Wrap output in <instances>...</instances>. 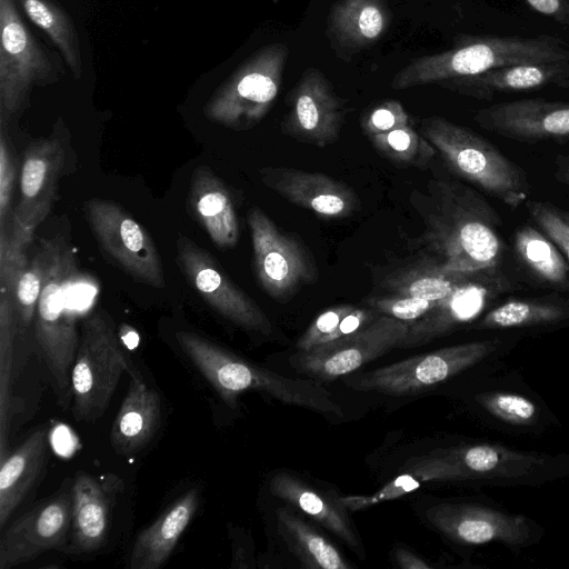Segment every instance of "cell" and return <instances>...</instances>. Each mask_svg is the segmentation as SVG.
Returning a JSON list of instances; mask_svg holds the SVG:
<instances>
[{
    "instance_id": "74e56055",
    "label": "cell",
    "mask_w": 569,
    "mask_h": 569,
    "mask_svg": "<svg viewBox=\"0 0 569 569\" xmlns=\"http://www.w3.org/2000/svg\"><path fill=\"white\" fill-rule=\"evenodd\" d=\"M407 124V117L397 106H386L376 109L366 123L365 130L369 136L388 132Z\"/></svg>"
},
{
    "instance_id": "e575fe53",
    "label": "cell",
    "mask_w": 569,
    "mask_h": 569,
    "mask_svg": "<svg viewBox=\"0 0 569 569\" xmlns=\"http://www.w3.org/2000/svg\"><path fill=\"white\" fill-rule=\"evenodd\" d=\"M528 212L539 229L559 248L569 262V226L556 206L530 200L526 202Z\"/></svg>"
},
{
    "instance_id": "5b68a950",
    "label": "cell",
    "mask_w": 569,
    "mask_h": 569,
    "mask_svg": "<svg viewBox=\"0 0 569 569\" xmlns=\"http://www.w3.org/2000/svg\"><path fill=\"white\" fill-rule=\"evenodd\" d=\"M499 341L481 340L411 357L352 378L348 387L390 396H408L441 383L492 353Z\"/></svg>"
},
{
    "instance_id": "7402d4cb",
    "label": "cell",
    "mask_w": 569,
    "mask_h": 569,
    "mask_svg": "<svg viewBox=\"0 0 569 569\" xmlns=\"http://www.w3.org/2000/svg\"><path fill=\"white\" fill-rule=\"evenodd\" d=\"M568 79L569 61L529 62L465 76L457 81V88L471 97L488 100L496 93L532 90L551 83L561 88Z\"/></svg>"
},
{
    "instance_id": "9a60e30c",
    "label": "cell",
    "mask_w": 569,
    "mask_h": 569,
    "mask_svg": "<svg viewBox=\"0 0 569 569\" xmlns=\"http://www.w3.org/2000/svg\"><path fill=\"white\" fill-rule=\"evenodd\" d=\"M512 288L499 268L479 271L451 297L426 317L413 322L400 348L427 343L478 316L485 307Z\"/></svg>"
},
{
    "instance_id": "cb8c5ba5",
    "label": "cell",
    "mask_w": 569,
    "mask_h": 569,
    "mask_svg": "<svg viewBox=\"0 0 569 569\" xmlns=\"http://www.w3.org/2000/svg\"><path fill=\"white\" fill-rule=\"evenodd\" d=\"M445 453L467 478L522 479L541 470L548 462L541 455L488 443L453 448Z\"/></svg>"
},
{
    "instance_id": "52a82bcc",
    "label": "cell",
    "mask_w": 569,
    "mask_h": 569,
    "mask_svg": "<svg viewBox=\"0 0 569 569\" xmlns=\"http://www.w3.org/2000/svg\"><path fill=\"white\" fill-rule=\"evenodd\" d=\"M100 247L134 279L157 289L166 284L160 253L147 230L119 204L93 198L83 203Z\"/></svg>"
},
{
    "instance_id": "3957f363",
    "label": "cell",
    "mask_w": 569,
    "mask_h": 569,
    "mask_svg": "<svg viewBox=\"0 0 569 569\" xmlns=\"http://www.w3.org/2000/svg\"><path fill=\"white\" fill-rule=\"evenodd\" d=\"M423 133L457 176L512 210L528 201L526 171L483 137L440 118L429 120Z\"/></svg>"
},
{
    "instance_id": "ee69618b",
    "label": "cell",
    "mask_w": 569,
    "mask_h": 569,
    "mask_svg": "<svg viewBox=\"0 0 569 569\" xmlns=\"http://www.w3.org/2000/svg\"><path fill=\"white\" fill-rule=\"evenodd\" d=\"M561 88L569 90V79L567 80V82Z\"/></svg>"
},
{
    "instance_id": "f35d334b",
    "label": "cell",
    "mask_w": 569,
    "mask_h": 569,
    "mask_svg": "<svg viewBox=\"0 0 569 569\" xmlns=\"http://www.w3.org/2000/svg\"><path fill=\"white\" fill-rule=\"evenodd\" d=\"M535 11L569 27V0H525Z\"/></svg>"
},
{
    "instance_id": "30bf717a",
    "label": "cell",
    "mask_w": 569,
    "mask_h": 569,
    "mask_svg": "<svg viewBox=\"0 0 569 569\" xmlns=\"http://www.w3.org/2000/svg\"><path fill=\"white\" fill-rule=\"evenodd\" d=\"M176 248L181 272L212 309L246 330L271 333L266 313L229 279L207 250L184 236L178 238Z\"/></svg>"
},
{
    "instance_id": "277c9868",
    "label": "cell",
    "mask_w": 569,
    "mask_h": 569,
    "mask_svg": "<svg viewBox=\"0 0 569 569\" xmlns=\"http://www.w3.org/2000/svg\"><path fill=\"white\" fill-rule=\"evenodd\" d=\"M123 371L134 372L112 319L102 310L82 323L71 372V412L76 421L91 422L106 411Z\"/></svg>"
},
{
    "instance_id": "ab89813d",
    "label": "cell",
    "mask_w": 569,
    "mask_h": 569,
    "mask_svg": "<svg viewBox=\"0 0 569 569\" xmlns=\"http://www.w3.org/2000/svg\"><path fill=\"white\" fill-rule=\"evenodd\" d=\"M359 28L367 38L377 37L382 28V17L375 7H366L359 17Z\"/></svg>"
},
{
    "instance_id": "f1b7e54d",
    "label": "cell",
    "mask_w": 569,
    "mask_h": 569,
    "mask_svg": "<svg viewBox=\"0 0 569 569\" xmlns=\"http://www.w3.org/2000/svg\"><path fill=\"white\" fill-rule=\"evenodd\" d=\"M16 333L17 319L12 298L6 289H0V459L8 453L13 405Z\"/></svg>"
},
{
    "instance_id": "7a4b0ae2",
    "label": "cell",
    "mask_w": 569,
    "mask_h": 569,
    "mask_svg": "<svg viewBox=\"0 0 569 569\" xmlns=\"http://www.w3.org/2000/svg\"><path fill=\"white\" fill-rule=\"evenodd\" d=\"M44 278L36 310V337L54 391L71 389V372L79 347L76 315L68 295L78 278L72 249L61 237L41 240Z\"/></svg>"
},
{
    "instance_id": "44dd1931",
    "label": "cell",
    "mask_w": 569,
    "mask_h": 569,
    "mask_svg": "<svg viewBox=\"0 0 569 569\" xmlns=\"http://www.w3.org/2000/svg\"><path fill=\"white\" fill-rule=\"evenodd\" d=\"M48 432L39 428L0 459V530L36 485L47 461Z\"/></svg>"
},
{
    "instance_id": "8992f818",
    "label": "cell",
    "mask_w": 569,
    "mask_h": 569,
    "mask_svg": "<svg viewBox=\"0 0 569 569\" xmlns=\"http://www.w3.org/2000/svg\"><path fill=\"white\" fill-rule=\"evenodd\" d=\"M0 116L9 120L26 106L32 86L53 83L58 73L14 0H0Z\"/></svg>"
},
{
    "instance_id": "5bb4252c",
    "label": "cell",
    "mask_w": 569,
    "mask_h": 569,
    "mask_svg": "<svg viewBox=\"0 0 569 569\" xmlns=\"http://www.w3.org/2000/svg\"><path fill=\"white\" fill-rule=\"evenodd\" d=\"M426 516L436 528L460 543L498 541L523 546L531 535L526 517L479 505L443 502L430 507Z\"/></svg>"
},
{
    "instance_id": "603a6c76",
    "label": "cell",
    "mask_w": 569,
    "mask_h": 569,
    "mask_svg": "<svg viewBox=\"0 0 569 569\" xmlns=\"http://www.w3.org/2000/svg\"><path fill=\"white\" fill-rule=\"evenodd\" d=\"M270 491L279 499L295 506L336 535L348 547L361 552L358 539L347 509L333 491L319 493L295 476L279 471L270 480Z\"/></svg>"
},
{
    "instance_id": "6da1fadb",
    "label": "cell",
    "mask_w": 569,
    "mask_h": 569,
    "mask_svg": "<svg viewBox=\"0 0 569 569\" xmlns=\"http://www.w3.org/2000/svg\"><path fill=\"white\" fill-rule=\"evenodd\" d=\"M426 239L431 264L446 273L499 268L503 251L501 219L472 188L455 181H430Z\"/></svg>"
},
{
    "instance_id": "d590c367",
    "label": "cell",
    "mask_w": 569,
    "mask_h": 569,
    "mask_svg": "<svg viewBox=\"0 0 569 569\" xmlns=\"http://www.w3.org/2000/svg\"><path fill=\"white\" fill-rule=\"evenodd\" d=\"M7 118L0 116V230L11 219V199L16 178V162L7 127Z\"/></svg>"
},
{
    "instance_id": "d6a6232c",
    "label": "cell",
    "mask_w": 569,
    "mask_h": 569,
    "mask_svg": "<svg viewBox=\"0 0 569 569\" xmlns=\"http://www.w3.org/2000/svg\"><path fill=\"white\" fill-rule=\"evenodd\" d=\"M478 402L497 419L513 426L532 425L538 415L536 405L517 393H483L478 397Z\"/></svg>"
},
{
    "instance_id": "8d00e7d4",
    "label": "cell",
    "mask_w": 569,
    "mask_h": 569,
    "mask_svg": "<svg viewBox=\"0 0 569 569\" xmlns=\"http://www.w3.org/2000/svg\"><path fill=\"white\" fill-rule=\"evenodd\" d=\"M355 308L352 305H340L320 313L297 341V350L309 351L325 343L327 337Z\"/></svg>"
},
{
    "instance_id": "8fae6325",
    "label": "cell",
    "mask_w": 569,
    "mask_h": 569,
    "mask_svg": "<svg viewBox=\"0 0 569 569\" xmlns=\"http://www.w3.org/2000/svg\"><path fill=\"white\" fill-rule=\"evenodd\" d=\"M72 519V492L59 490L7 525L0 537V569L32 561L49 550L63 551Z\"/></svg>"
},
{
    "instance_id": "ac0fdd59",
    "label": "cell",
    "mask_w": 569,
    "mask_h": 569,
    "mask_svg": "<svg viewBox=\"0 0 569 569\" xmlns=\"http://www.w3.org/2000/svg\"><path fill=\"white\" fill-rule=\"evenodd\" d=\"M200 502L193 488L168 506L137 536L129 558L131 569H158L167 562L193 519Z\"/></svg>"
},
{
    "instance_id": "9c48e42d",
    "label": "cell",
    "mask_w": 569,
    "mask_h": 569,
    "mask_svg": "<svg viewBox=\"0 0 569 569\" xmlns=\"http://www.w3.org/2000/svg\"><path fill=\"white\" fill-rule=\"evenodd\" d=\"M248 226L256 274L270 297L283 300L317 279V269L305 247L282 232L260 208L249 210Z\"/></svg>"
},
{
    "instance_id": "7bdbcfd3",
    "label": "cell",
    "mask_w": 569,
    "mask_h": 569,
    "mask_svg": "<svg viewBox=\"0 0 569 569\" xmlns=\"http://www.w3.org/2000/svg\"><path fill=\"white\" fill-rule=\"evenodd\" d=\"M559 212L565 220V222L569 226V211L559 209Z\"/></svg>"
},
{
    "instance_id": "7c38bea8",
    "label": "cell",
    "mask_w": 569,
    "mask_h": 569,
    "mask_svg": "<svg viewBox=\"0 0 569 569\" xmlns=\"http://www.w3.org/2000/svg\"><path fill=\"white\" fill-rule=\"evenodd\" d=\"M64 150L56 138L40 139L24 152L19 187L20 200L11 213V229L32 236L56 199Z\"/></svg>"
},
{
    "instance_id": "ffe728a7",
    "label": "cell",
    "mask_w": 569,
    "mask_h": 569,
    "mask_svg": "<svg viewBox=\"0 0 569 569\" xmlns=\"http://www.w3.org/2000/svg\"><path fill=\"white\" fill-rule=\"evenodd\" d=\"M127 395L110 430V443L120 455L136 453L156 435L161 419L160 397L138 372L130 373Z\"/></svg>"
},
{
    "instance_id": "60d3db41",
    "label": "cell",
    "mask_w": 569,
    "mask_h": 569,
    "mask_svg": "<svg viewBox=\"0 0 569 569\" xmlns=\"http://www.w3.org/2000/svg\"><path fill=\"white\" fill-rule=\"evenodd\" d=\"M396 561L400 568L403 569H429L430 565L422 560L420 557L415 555L413 552L399 549L396 552Z\"/></svg>"
},
{
    "instance_id": "836d02e7",
    "label": "cell",
    "mask_w": 569,
    "mask_h": 569,
    "mask_svg": "<svg viewBox=\"0 0 569 569\" xmlns=\"http://www.w3.org/2000/svg\"><path fill=\"white\" fill-rule=\"evenodd\" d=\"M369 308L379 315L413 323L429 315L441 303L422 297L390 293L372 297L367 300Z\"/></svg>"
},
{
    "instance_id": "d6986e66",
    "label": "cell",
    "mask_w": 569,
    "mask_h": 569,
    "mask_svg": "<svg viewBox=\"0 0 569 569\" xmlns=\"http://www.w3.org/2000/svg\"><path fill=\"white\" fill-rule=\"evenodd\" d=\"M188 202L216 247L230 249L238 243L239 223L231 196L209 167L200 166L193 171Z\"/></svg>"
},
{
    "instance_id": "4316f807",
    "label": "cell",
    "mask_w": 569,
    "mask_h": 569,
    "mask_svg": "<svg viewBox=\"0 0 569 569\" xmlns=\"http://www.w3.org/2000/svg\"><path fill=\"white\" fill-rule=\"evenodd\" d=\"M513 247L521 262L543 283L551 288L569 290V264L559 248L531 226L519 228Z\"/></svg>"
},
{
    "instance_id": "1f68e13d",
    "label": "cell",
    "mask_w": 569,
    "mask_h": 569,
    "mask_svg": "<svg viewBox=\"0 0 569 569\" xmlns=\"http://www.w3.org/2000/svg\"><path fill=\"white\" fill-rule=\"evenodd\" d=\"M43 278L44 253L40 246L37 254L19 272L9 292L12 298L16 319L22 328H28L36 317Z\"/></svg>"
},
{
    "instance_id": "4fadbf2b",
    "label": "cell",
    "mask_w": 569,
    "mask_h": 569,
    "mask_svg": "<svg viewBox=\"0 0 569 569\" xmlns=\"http://www.w3.org/2000/svg\"><path fill=\"white\" fill-rule=\"evenodd\" d=\"M483 129L520 142L569 140V102L528 98L496 103L475 116Z\"/></svg>"
},
{
    "instance_id": "2e32d148",
    "label": "cell",
    "mask_w": 569,
    "mask_h": 569,
    "mask_svg": "<svg viewBox=\"0 0 569 569\" xmlns=\"http://www.w3.org/2000/svg\"><path fill=\"white\" fill-rule=\"evenodd\" d=\"M118 479H100L79 472L71 482L72 519L63 552L90 555L101 550L112 525Z\"/></svg>"
},
{
    "instance_id": "f546056e",
    "label": "cell",
    "mask_w": 569,
    "mask_h": 569,
    "mask_svg": "<svg viewBox=\"0 0 569 569\" xmlns=\"http://www.w3.org/2000/svg\"><path fill=\"white\" fill-rule=\"evenodd\" d=\"M569 317V306L552 300H508L488 311L479 329H510L548 325Z\"/></svg>"
},
{
    "instance_id": "4dcf8cb0",
    "label": "cell",
    "mask_w": 569,
    "mask_h": 569,
    "mask_svg": "<svg viewBox=\"0 0 569 569\" xmlns=\"http://www.w3.org/2000/svg\"><path fill=\"white\" fill-rule=\"evenodd\" d=\"M372 144L389 159L416 167H425L436 154L435 147L407 126L369 136Z\"/></svg>"
},
{
    "instance_id": "e0dca14e",
    "label": "cell",
    "mask_w": 569,
    "mask_h": 569,
    "mask_svg": "<svg viewBox=\"0 0 569 569\" xmlns=\"http://www.w3.org/2000/svg\"><path fill=\"white\" fill-rule=\"evenodd\" d=\"M264 183L288 201L323 218H346L358 199L347 184L321 172L277 167L263 170Z\"/></svg>"
},
{
    "instance_id": "484cf974",
    "label": "cell",
    "mask_w": 569,
    "mask_h": 569,
    "mask_svg": "<svg viewBox=\"0 0 569 569\" xmlns=\"http://www.w3.org/2000/svg\"><path fill=\"white\" fill-rule=\"evenodd\" d=\"M279 535L305 568L349 569L339 550L315 528L287 508L276 510Z\"/></svg>"
},
{
    "instance_id": "d4e9b609",
    "label": "cell",
    "mask_w": 569,
    "mask_h": 569,
    "mask_svg": "<svg viewBox=\"0 0 569 569\" xmlns=\"http://www.w3.org/2000/svg\"><path fill=\"white\" fill-rule=\"evenodd\" d=\"M465 472L446 453L416 459L413 463L380 490L370 496H338L347 510L359 511L373 505L397 499L429 481L466 479Z\"/></svg>"
},
{
    "instance_id": "83f0119b",
    "label": "cell",
    "mask_w": 569,
    "mask_h": 569,
    "mask_svg": "<svg viewBox=\"0 0 569 569\" xmlns=\"http://www.w3.org/2000/svg\"><path fill=\"white\" fill-rule=\"evenodd\" d=\"M27 17L51 39L74 79L83 72L80 40L72 19L54 0H14Z\"/></svg>"
},
{
    "instance_id": "ba28073f",
    "label": "cell",
    "mask_w": 569,
    "mask_h": 569,
    "mask_svg": "<svg viewBox=\"0 0 569 569\" xmlns=\"http://www.w3.org/2000/svg\"><path fill=\"white\" fill-rule=\"evenodd\" d=\"M410 326L409 322L381 315L352 335L309 351H298L290 362L297 371L313 379L333 380L400 347Z\"/></svg>"
},
{
    "instance_id": "b9f144b4",
    "label": "cell",
    "mask_w": 569,
    "mask_h": 569,
    "mask_svg": "<svg viewBox=\"0 0 569 569\" xmlns=\"http://www.w3.org/2000/svg\"><path fill=\"white\" fill-rule=\"evenodd\" d=\"M555 164V178L569 188V154H558Z\"/></svg>"
}]
</instances>
